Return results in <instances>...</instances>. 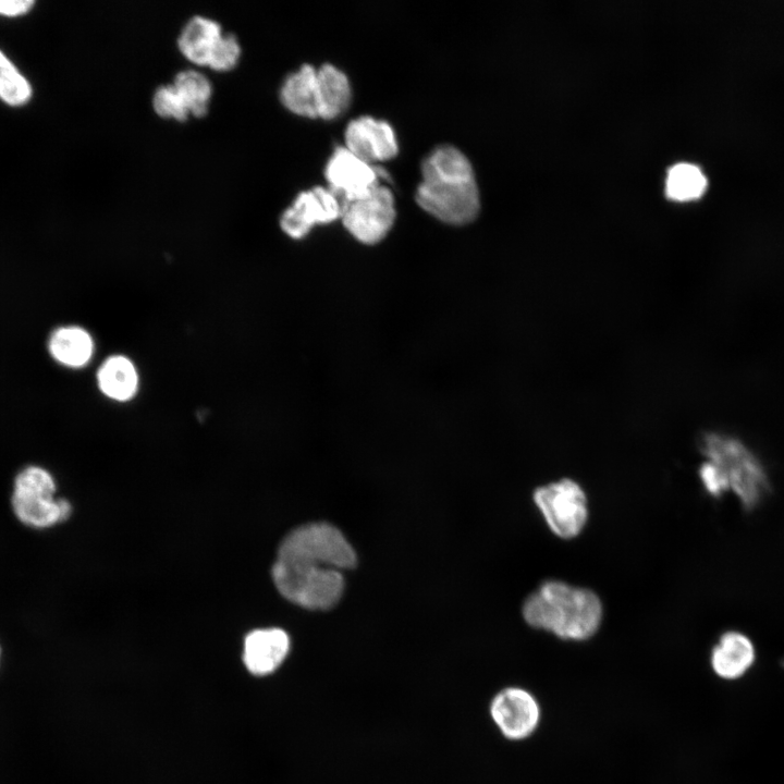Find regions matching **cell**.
Here are the masks:
<instances>
[{
    "label": "cell",
    "instance_id": "obj_1",
    "mask_svg": "<svg viewBox=\"0 0 784 784\" xmlns=\"http://www.w3.org/2000/svg\"><path fill=\"white\" fill-rule=\"evenodd\" d=\"M350 560V547L336 528L327 523H310L283 538L271 576L286 600L309 610H327L342 596L341 569Z\"/></svg>",
    "mask_w": 784,
    "mask_h": 784
},
{
    "label": "cell",
    "instance_id": "obj_2",
    "mask_svg": "<svg viewBox=\"0 0 784 784\" xmlns=\"http://www.w3.org/2000/svg\"><path fill=\"white\" fill-rule=\"evenodd\" d=\"M417 204L439 220L466 224L479 211V193L473 167L457 148L443 145L424 160Z\"/></svg>",
    "mask_w": 784,
    "mask_h": 784
},
{
    "label": "cell",
    "instance_id": "obj_3",
    "mask_svg": "<svg viewBox=\"0 0 784 784\" xmlns=\"http://www.w3.org/2000/svg\"><path fill=\"white\" fill-rule=\"evenodd\" d=\"M522 613L532 628L563 640L583 641L598 632L603 607L591 589L548 579L525 599Z\"/></svg>",
    "mask_w": 784,
    "mask_h": 784
},
{
    "label": "cell",
    "instance_id": "obj_4",
    "mask_svg": "<svg viewBox=\"0 0 784 784\" xmlns=\"http://www.w3.org/2000/svg\"><path fill=\"white\" fill-rule=\"evenodd\" d=\"M700 450L744 510L752 511L769 494L771 486L767 470L742 440L710 432L701 438Z\"/></svg>",
    "mask_w": 784,
    "mask_h": 784
},
{
    "label": "cell",
    "instance_id": "obj_5",
    "mask_svg": "<svg viewBox=\"0 0 784 784\" xmlns=\"http://www.w3.org/2000/svg\"><path fill=\"white\" fill-rule=\"evenodd\" d=\"M532 501L549 529L561 539L577 537L588 519V502L581 486L563 478L535 489Z\"/></svg>",
    "mask_w": 784,
    "mask_h": 784
},
{
    "label": "cell",
    "instance_id": "obj_6",
    "mask_svg": "<svg viewBox=\"0 0 784 784\" xmlns=\"http://www.w3.org/2000/svg\"><path fill=\"white\" fill-rule=\"evenodd\" d=\"M345 229L364 244L380 242L390 231L395 219L392 192L381 184L367 195L347 203L342 210Z\"/></svg>",
    "mask_w": 784,
    "mask_h": 784
},
{
    "label": "cell",
    "instance_id": "obj_7",
    "mask_svg": "<svg viewBox=\"0 0 784 784\" xmlns=\"http://www.w3.org/2000/svg\"><path fill=\"white\" fill-rule=\"evenodd\" d=\"M489 713L500 733L510 740H523L538 727L541 710L535 696L525 688L505 687L490 701Z\"/></svg>",
    "mask_w": 784,
    "mask_h": 784
},
{
    "label": "cell",
    "instance_id": "obj_8",
    "mask_svg": "<svg viewBox=\"0 0 784 784\" xmlns=\"http://www.w3.org/2000/svg\"><path fill=\"white\" fill-rule=\"evenodd\" d=\"M342 210L343 203L330 188L317 186L296 196L281 215L280 226L286 235L298 240L314 225L341 218Z\"/></svg>",
    "mask_w": 784,
    "mask_h": 784
},
{
    "label": "cell",
    "instance_id": "obj_9",
    "mask_svg": "<svg viewBox=\"0 0 784 784\" xmlns=\"http://www.w3.org/2000/svg\"><path fill=\"white\" fill-rule=\"evenodd\" d=\"M329 188L341 199L343 207L367 195L379 185V172L345 147L335 149L324 171Z\"/></svg>",
    "mask_w": 784,
    "mask_h": 784
},
{
    "label": "cell",
    "instance_id": "obj_10",
    "mask_svg": "<svg viewBox=\"0 0 784 784\" xmlns=\"http://www.w3.org/2000/svg\"><path fill=\"white\" fill-rule=\"evenodd\" d=\"M345 145L352 154L369 164L389 160L397 154L393 128L387 122L370 117H360L348 123Z\"/></svg>",
    "mask_w": 784,
    "mask_h": 784
},
{
    "label": "cell",
    "instance_id": "obj_11",
    "mask_svg": "<svg viewBox=\"0 0 784 784\" xmlns=\"http://www.w3.org/2000/svg\"><path fill=\"white\" fill-rule=\"evenodd\" d=\"M756 660L755 642L749 635L739 629L723 632L710 653L712 671L725 681L742 678L751 670Z\"/></svg>",
    "mask_w": 784,
    "mask_h": 784
},
{
    "label": "cell",
    "instance_id": "obj_12",
    "mask_svg": "<svg viewBox=\"0 0 784 784\" xmlns=\"http://www.w3.org/2000/svg\"><path fill=\"white\" fill-rule=\"evenodd\" d=\"M289 651L290 637L283 629H255L244 639L243 661L252 674L265 676L283 663Z\"/></svg>",
    "mask_w": 784,
    "mask_h": 784
},
{
    "label": "cell",
    "instance_id": "obj_13",
    "mask_svg": "<svg viewBox=\"0 0 784 784\" xmlns=\"http://www.w3.org/2000/svg\"><path fill=\"white\" fill-rule=\"evenodd\" d=\"M11 503L15 516L36 528L62 523L71 514V504L65 499H54V495L13 492Z\"/></svg>",
    "mask_w": 784,
    "mask_h": 784
},
{
    "label": "cell",
    "instance_id": "obj_14",
    "mask_svg": "<svg viewBox=\"0 0 784 784\" xmlns=\"http://www.w3.org/2000/svg\"><path fill=\"white\" fill-rule=\"evenodd\" d=\"M220 23L211 17L194 15L183 25L177 36V47L189 62L207 66L211 52L222 36Z\"/></svg>",
    "mask_w": 784,
    "mask_h": 784
},
{
    "label": "cell",
    "instance_id": "obj_15",
    "mask_svg": "<svg viewBox=\"0 0 784 784\" xmlns=\"http://www.w3.org/2000/svg\"><path fill=\"white\" fill-rule=\"evenodd\" d=\"M96 380L100 392L115 402L132 400L139 387L136 366L131 358L122 354L106 358L97 370Z\"/></svg>",
    "mask_w": 784,
    "mask_h": 784
},
{
    "label": "cell",
    "instance_id": "obj_16",
    "mask_svg": "<svg viewBox=\"0 0 784 784\" xmlns=\"http://www.w3.org/2000/svg\"><path fill=\"white\" fill-rule=\"evenodd\" d=\"M48 351L60 365L81 368L93 358L95 343L86 329L75 324L62 326L51 332Z\"/></svg>",
    "mask_w": 784,
    "mask_h": 784
},
{
    "label": "cell",
    "instance_id": "obj_17",
    "mask_svg": "<svg viewBox=\"0 0 784 784\" xmlns=\"http://www.w3.org/2000/svg\"><path fill=\"white\" fill-rule=\"evenodd\" d=\"M279 97L291 112L318 118L317 70L310 64H303L296 72L289 74L280 87Z\"/></svg>",
    "mask_w": 784,
    "mask_h": 784
},
{
    "label": "cell",
    "instance_id": "obj_18",
    "mask_svg": "<svg viewBox=\"0 0 784 784\" xmlns=\"http://www.w3.org/2000/svg\"><path fill=\"white\" fill-rule=\"evenodd\" d=\"M318 117L330 120L342 114L351 100V86L346 75L332 64L317 70Z\"/></svg>",
    "mask_w": 784,
    "mask_h": 784
},
{
    "label": "cell",
    "instance_id": "obj_19",
    "mask_svg": "<svg viewBox=\"0 0 784 784\" xmlns=\"http://www.w3.org/2000/svg\"><path fill=\"white\" fill-rule=\"evenodd\" d=\"M172 84L192 115L203 117L208 112L212 85L207 75L195 69H186L175 74Z\"/></svg>",
    "mask_w": 784,
    "mask_h": 784
},
{
    "label": "cell",
    "instance_id": "obj_20",
    "mask_svg": "<svg viewBox=\"0 0 784 784\" xmlns=\"http://www.w3.org/2000/svg\"><path fill=\"white\" fill-rule=\"evenodd\" d=\"M707 185V177L698 166L682 162L669 170L665 192L669 198L685 201L699 198Z\"/></svg>",
    "mask_w": 784,
    "mask_h": 784
},
{
    "label": "cell",
    "instance_id": "obj_21",
    "mask_svg": "<svg viewBox=\"0 0 784 784\" xmlns=\"http://www.w3.org/2000/svg\"><path fill=\"white\" fill-rule=\"evenodd\" d=\"M30 97V84L0 50V99L10 106H22Z\"/></svg>",
    "mask_w": 784,
    "mask_h": 784
},
{
    "label": "cell",
    "instance_id": "obj_22",
    "mask_svg": "<svg viewBox=\"0 0 784 784\" xmlns=\"http://www.w3.org/2000/svg\"><path fill=\"white\" fill-rule=\"evenodd\" d=\"M155 112L164 119L185 121L189 110L172 83L158 86L151 99Z\"/></svg>",
    "mask_w": 784,
    "mask_h": 784
},
{
    "label": "cell",
    "instance_id": "obj_23",
    "mask_svg": "<svg viewBox=\"0 0 784 784\" xmlns=\"http://www.w3.org/2000/svg\"><path fill=\"white\" fill-rule=\"evenodd\" d=\"M13 492L54 495L56 482L48 470L28 466L15 477Z\"/></svg>",
    "mask_w": 784,
    "mask_h": 784
},
{
    "label": "cell",
    "instance_id": "obj_24",
    "mask_svg": "<svg viewBox=\"0 0 784 784\" xmlns=\"http://www.w3.org/2000/svg\"><path fill=\"white\" fill-rule=\"evenodd\" d=\"M242 47L232 33H223L216 44L207 66L217 72H226L236 66L241 59Z\"/></svg>",
    "mask_w": 784,
    "mask_h": 784
},
{
    "label": "cell",
    "instance_id": "obj_25",
    "mask_svg": "<svg viewBox=\"0 0 784 784\" xmlns=\"http://www.w3.org/2000/svg\"><path fill=\"white\" fill-rule=\"evenodd\" d=\"M35 2L33 0H0V15L19 16L27 13Z\"/></svg>",
    "mask_w": 784,
    "mask_h": 784
},
{
    "label": "cell",
    "instance_id": "obj_26",
    "mask_svg": "<svg viewBox=\"0 0 784 784\" xmlns=\"http://www.w3.org/2000/svg\"><path fill=\"white\" fill-rule=\"evenodd\" d=\"M0 656H1V650H0Z\"/></svg>",
    "mask_w": 784,
    "mask_h": 784
},
{
    "label": "cell",
    "instance_id": "obj_27",
    "mask_svg": "<svg viewBox=\"0 0 784 784\" xmlns=\"http://www.w3.org/2000/svg\"><path fill=\"white\" fill-rule=\"evenodd\" d=\"M783 665H784V661H783Z\"/></svg>",
    "mask_w": 784,
    "mask_h": 784
}]
</instances>
